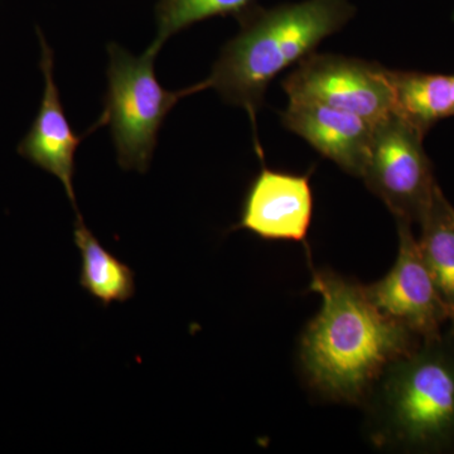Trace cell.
<instances>
[{"label":"cell","instance_id":"6da1fadb","mask_svg":"<svg viewBox=\"0 0 454 454\" xmlns=\"http://www.w3.org/2000/svg\"><path fill=\"white\" fill-rule=\"evenodd\" d=\"M310 289L321 295L322 307L301 336L304 378L325 399L364 402L387 367L422 340L385 315L366 286L313 270Z\"/></svg>","mask_w":454,"mask_h":454},{"label":"cell","instance_id":"7a4b0ae2","mask_svg":"<svg viewBox=\"0 0 454 454\" xmlns=\"http://www.w3.org/2000/svg\"><path fill=\"white\" fill-rule=\"evenodd\" d=\"M354 14L348 0H304L270 9L249 8L238 17L240 32L223 46L210 76L188 88V95L214 89L225 103L247 110L260 154L256 114L268 86L278 74L315 52Z\"/></svg>","mask_w":454,"mask_h":454},{"label":"cell","instance_id":"3957f363","mask_svg":"<svg viewBox=\"0 0 454 454\" xmlns=\"http://www.w3.org/2000/svg\"><path fill=\"white\" fill-rule=\"evenodd\" d=\"M372 438L405 452H454V331L422 340L367 394Z\"/></svg>","mask_w":454,"mask_h":454},{"label":"cell","instance_id":"277c9868","mask_svg":"<svg viewBox=\"0 0 454 454\" xmlns=\"http://www.w3.org/2000/svg\"><path fill=\"white\" fill-rule=\"evenodd\" d=\"M107 52L106 109L92 130L109 125L119 166L145 173L164 119L182 98L188 97L187 89L168 91L162 88L154 71L158 52L149 47L137 57L110 43Z\"/></svg>","mask_w":454,"mask_h":454},{"label":"cell","instance_id":"5b68a950","mask_svg":"<svg viewBox=\"0 0 454 454\" xmlns=\"http://www.w3.org/2000/svg\"><path fill=\"white\" fill-rule=\"evenodd\" d=\"M426 134L395 114L373 125L363 179L396 220L420 223L434 196L437 181L424 151Z\"/></svg>","mask_w":454,"mask_h":454},{"label":"cell","instance_id":"8992f818","mask_svg":"<svg viewBox=\"0 0 454 454\" xmlns=\"http://www.w3.org/2000/svg\"><path fill=\"white\" fill-rule=\"evenodd\" d=\"M289 100H309L361 116L372 125L394 114L387 68L331 53L304 57L284 79Z\"/></svg>","mask_w":454,"mask_h":454},{"label":"cell","instance_id":"52a82bcc","mask_svg":"<svg viewBox=\"0 0 454 454\" xmlns=\"http://www.w3.org/2000/svg\"><path fill=\"white\" fill-rule=\"evenodd\" d=\"M399 252L395 264L381 280L366 286L373 303L420 340L441 336L450 324L446 304L430 274L411 223L396 220Z\"/></svg>","mask_w":454,"mask_h":454},{"label":"cell","instance_id":"ba28073f","mask_svg":"<svg viewBox=\"0 0 454 454\" xmlns=\"http://www.w3.org/2000/svg\"><path fill=\"white\" fill-rule=\"evenodd\" d=\"M313 203L309 175L262 167L247 188L234 230H247L264 240L304 243L312 223Z\"/></svg>","mask_w":454,"mask_h":454},{"label":"cell","instance_id":"9c48e42d","mask_svg":"<svg viewBox=\"0 0 454 454\" xmlns=\"http://www.w3.org/2000/svg\"><path fill=\"white\" fill-rule=\"evenodd\" d=\"M282 122L340 169L363 178L372 146V122L309 100H289L282 113Z\"/></svg>","mask_w":454,"mask_h":454},{"label":"cell","instance_id":"30bf717a","mask_svg":"<svg viewBox=\"0 0 454 454\" xmlns=\"http://www.w3.org/2000/svg\"><path fill=\"white\" fill-rule=\"evenodd\" d=\"M38 35L41 40L40 67L44 79L43 97L31 129L18 145V153L38 168L55 176L64 186L74 211L79 214L74 191V155L82 137L76 136L62 106L53 76V51L41 32Z\"/></svg>","mask_w":454,"mask_h":454},{"label":"cell","instance_id":"8fae6325","mask_svg":"<svg viewBox=\"0 0 454 454\" xmlns=\"http://www.w3.org/2000/svg\"><path fill=\"white\" fill-rule=\"evenodd\" d=\"M387 79L394 114L423 134L435 122L454 115L452 74L387 70Z\"/></svg>","mask_w":454,"mask_h":454},{"label":"cell","instance_id":"7c38bea8","mask_svg":"<svg viewBox=\"0 0 454 454\" xmlns=\"http://www.w3.org/2000/svg\"><path fill=\"white\" fill-rule=\"evenodd\" d=\"M74 240L82 254L80 286L104 309L124 303L136 294V276L127 264L107 252L77 215Z\"/></svg>","mask_w":454,"mask_h":454},{"label":"cell","instance_id":"4fadbf2b","mask_svg":"<svg viewBox=\"0 0 454 454\" xmlns=\"http://www.w3.org/2000/svg\"><path fill=\"white\" fill-rule=\"evenodd\" d=\"M420 253L441 293L454 331V207L439 186L420 221Z\"/></svg>","mask_w":454,"mask_h":454},{"label":"cell","instance_id":"5bb4252c","mask_svg":"<svg viewBox=\"0 0 454 454\" xmlns=\"http://www.w3.org/2000/svg\"><path fill=\"white\" fill-rule=\"evenodd\" d=\"M255 0H160L158 31L149 49L160 52L169 37L212 17H239L253 7Z\"/></svg>","mask_w":454,"mask_h":454},{"label":"cell","instance_id":"9a60e30c","mask_svg":"<svg viewBox=\"0 0 454 454\" xmlns=\"http://www.w3.org/2000/svg\"><path fill=\"white\" fill-rule=\"evenodd\" d=\"M452 82H453V95H454V74H452Z\"/></svg>","mask_w":454,"mask_h":454}]
</instances>
